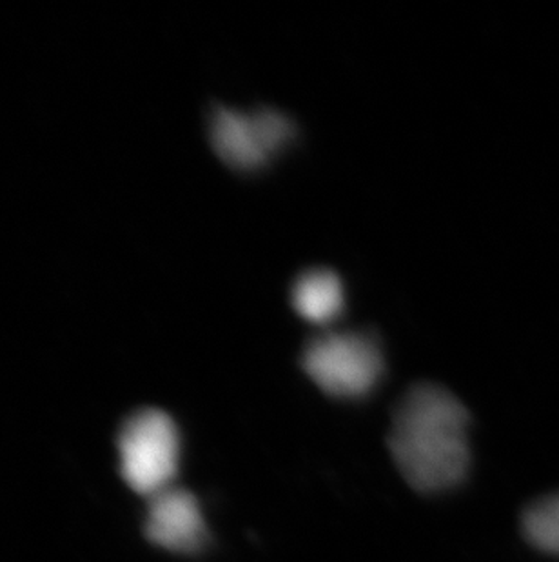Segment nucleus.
Returning a JSON list of instances; mask_svg holds the SVG:
<instances>
[{"instance_id": "2", "label": "nucleus", "mask_w": 559, "mask_h": 562, "mask_svg": "<svg viewBox=\"0 0 559 562\" xmlns=\"http://www.w3.org/2000/svg\"><path fill=\"white\" fill-rule=\"evenodd\" d=\"M118 453L124 481L151 499L173 486L180 462L179 428L160 409L137 412L122 426Z\"/></svg>"}, {"instance_id": "6", "label": "nucleus", "mask_w": 559, "mask_h": 562, "mask_svg": "<svg viewBox=\"0 0 559 562\" xmlns=\"http://www.w3.org/2000/svg\"><path fill=\"white\" fill-rule=\"evenodd\" d=\"M293 306L309 323L326 324L336 318L343 308V286L340 277L329 270L306 271L293 288Z\"/></svg>"}, {"instance_id": "5", "label": "nucleus", "mask_w": 559, "mask_h": 562, "mask_svg": "<svg viewBox=\"0 0 559 562\" xmlns=\"http://www.w3.org/2000/svg\"><path fill=\"white\" fill-rule=\"evenodd\" d=\"M146 536L169 552H198L206 544L207 530L195 495L174 486L153 495L149 499Z\"/></svg>"}, {"instance_id": "7", "label": "nucleus", "mask_w": 559, "mask_h": 562, "mask_svg": "<svg viewBox=\"0 0 559 562\" xmlns=\"http://www.w3.org/2000/svg\"><path fill=\"white\" fill-rule=\"evenodd\" d=\"M523 531L538 550L559 555V494L528 506L523 515Z\"/></svg>"}, {"instance_id": "4", "label": "nucleus", "mask_w": 559, "mask_h": 562, "mask_svg": "<svg viewBox=\"0 0 559 562\" xmlns=\"http://www.w3.org/2000/svg\"><path fill=\"white\" fill-rule=\"evenodd\" d=\"M209 130L215 154L240 171L259 170L295 137L293 123L275 110L238 112L218 108Z\"/></svg>"}, {"instance_id": "1", "label": "nucleus", "mask_w": 559, "mask_h": 562, "mask_svg": "<svg viewBox=\"0 0 559 562\" xmlns=\"http://www.w3.org/2000/svg\"><path fill=\"white\" fill-rule=\"evenodd\" d=\"M469 414L438 384H417L392 417L389 448L412 488L434 494L454 488L469 470Z\"/></svg>"}, {"instance_id": "3", "label": "nucleus", "mask_w": 559, "mask_h": 562, "mask_svg": "<svg viewBox=\"0 0 559 562\" xmlns=\"http://www.w3.org/2000/svg\"><path fill=\"white\" fill-rule=\"evenodd\" d=\"M301 367L329 395L358 398L380 381L384 356L369 334H328L307 345Z\"/></svg>"}]
</instances>
